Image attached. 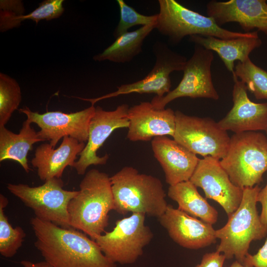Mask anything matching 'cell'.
<instances>
[{"label": "cell", "instance_id": "6da1fadb", "mask_svg": "<svg viewBox=\"0 0 267 267\" xmlns=\"http://www.w3.org/2000/svg\"><path fill=\"white\" fill-rule=\"evenodd\" d=\"M34 243L44 261L53 267H117L95 240L73 228H64L34 217Z\"/></svg>", "mask_w": 267, "mask_h": 267}, {"label": "cell", "instance_id": "7a4b0ae2", "mask_svg": "<svg viewBox=\"0 0 267 267\" xmlns=\"http://www.w3.org/2000/svg\"><path fill=\"white\" fill-rule=\"evenodd\" d=\"M80 189L68 205L70 225L95 240L108 225L115 205L110 177L93 169L85 174Z\"/></svg>", "mask_w": 267, "mask_h": 267}, {"label": "cell", "instance_id": "3957f363", "mask_svg": "<svg viewBox=\"0 0 267 267\" xmlns=\"http://www.w3.org/2000/svg\"><path fill=\"white\" fill-rule=\"evenodd\" d=\"M115 209L120 214L140 213L159 218L168 206L162 181L125 167L110 177Z\"/></svg>", "mask_w": 267, "mask_h": 267}, {"label": "cell", "instance_id": "277c9868", "mask_svg": "<svg viewBox=\"0 0 267 267\" xmlns=\"http://www.w3.org/2000/svg\"><path fill=\"white\" fill-rule=\"evenodd\" d=\"M261 188L258 185L243 189L238 208L230 216L226 223L216 230L220 243L216 251L226 259L235 258L242 264L251 242L263 239L267 230L262 223L257 208V196Z\"/></svg>", "mask_w": 267, "mask_h": 267}, {"label": "cell", "instance_id": "5b68a950", "mask_svg": "<svg viewBox=\"0 0 267 267\" xmlns=\"http://www.w3.org/2000/svg\"><path fill=\"white\" fill-rule=\"evenodd\" d=\"M220 163L237 187L243 189L258 185L267 171V137L257 132L234 134Z\"/></svg>", "mask_w": 267, "mask_h": 267}, {"label": "cell", "instance_id": "8992f818", "mask_svg": "<svg viewBox=\"0 0 267 267\" xmlns=\"http://www.w3.org/2000/svg\"><path fill=\"white\" fill-rule=\"evenodd\" d=\"M159 12L155 25L170 43L177 44L186 36H211L222 39L251 37L258 31L234 32L218 25L211 17L188 9L175 0H159Z\"/></svg>", "mask_w": 267, "mask_h": 267}, {"label": "cell", "instance_id": "52a82bcc", "mask_svg": "<svg viewBox=\"0 0 267 267\" xmlns=\"http://www.w3.org/2000/svg\"><path fill=\"white\" fill-rule=\"evenodd\" d=\"M61 178H52L40 186L8 183L7 188L34 212L36 217L64 228H72L68 211L71 200L77 191L63 189Z\"/></svg>", "mask_w": 267, "mask_h": 267}, {"label": "cell", "instance_id": "ba28073f", "mask_svg": "<svg viewBox=\"0 0 267 267\" xmlns=\"http://www.w3.org/2000/svg\"><path fill=\"white\" fill-rule=\"evenodd\" d=\"M145 215L133 213L116 221L113 229L95 241L103 254L116 264H132L143 254L144 248L153 237L145 224Z\"/></svg>", "mask_w": 267, "mask_h": 267}, {"label": "cell", "instance_id": "9c48e42d", "mask_svg": "<svg viewBox=\"0 0 267 267\" xmlns=\"http://www.w3.org/2000/svg\"><path fill=\"white\" fill-rule=\"evenodd\" d=\"M175 116V141L203 157L211 156L220 160L225 156L230 137L218 123L210 118L188 116L178 110Z\"/></svg>", "mask_w": 267, "mask_h": 267}, {"label": "cell", "instance_id": "30bf717a", "mask_svg": "<svg viewBox=\"0 0 267 267\" xmlns=\"http://www.w3.org/2000/svg\"><path fill=\"white\" fill-rule=\"evenodd\" d=\"M214 58L212 51L195 44L192 56L185 63L179 84L164 96L153 98L151 101L152 105L156 109H163L174 100L184 97L218 100L219 95L214 87L211 75Z\"/></svg>", "mask_w": 267, "mask_h": 267}, {"label": "cell", "instance_id": "8fae6325", "mask_svg": "<svg viewBox=\"0 0 267 267\" xmlns=\"http://www.w3.org/2000/svg\"><path fill=\"white\" fill-rule=\"evenodd\" d=\"M153 51L155 63L153 69L144 78L133 83L122 85L117 87L116 91L102 96L81 99L89 101L93 105L104 99L132 93H154L158 97L164 96L171 91L170 74L174 71H182L187 59L161 41L156 42L153 46Z\"/></svg>", "mask_w": 267, "mask_h": 267}, {"label": "cell", "instance_id": "7c38bea8", "mask_svg": "<svg viewBox=\"0 0 267 267\" xmlns=\"http://www.w3.org/2000/svg\"><path fill=\"white\" fill-rule=\"evenodd\" d=\"M94 105L80 111L66 113L60 111H48L40 114L32 111L25 106L18 110L26 115L31 123L37 124L40 130L38 133L43 141H48L54 148L60 139L69 136L80 142H87L89 123L93 116Z\"/></svg>", "mask_w": 267, "mask_h": 267}, {"label": "cell", "instance_id": "4fadbf2b", "mask_svg": "<svg viewBox=\"0 0 267 267\" xmlns=\"http://www.w3.org/2000/svg\"><path fill=\"white\" fill-rule=\"evenodd\" d=\"M129 106L123 104L113 111H106L100 106L95 107L93 116L89 126V138L80 157L73 164L77 174L84 175L87 168L91 165L106 164L109 155H97V151L115 130L128 128V113Z\"/></svg>", "mask_w": 267, "mask_h": 267}, {"label": "cell", "instance_id": "5bb4252c", "mask_svg": "<svg viewBox=\"0 0 267 267\" xmlns=\"http://www.w3.org/2000/svg\"><path fill=\"white\" fill-rule=\"evenodd\" d=\"M189 180L203 189L206 198L218 203L228 216L241 203L243 189L232 182L220 160L211 156L200 159Z\"/></svg>", "mask_w": 267, "mask_h": 267}, {"label": "cell", "instance_id": "9a60e30c", "mask_svg": "<svg viewBox=\"0 0 267 267\" xmlns=\"http://www.w3.org/2000/svg\"><path fill=\"white\" fill-rule=\"evenodd\" d=\"M158 219L172 239L183 248L197 250L216 242V230L212 224L171 205H168L164 213Z\"/></svg>", "mask_w": 267, "mask_h": 267}, {"label": "cell", "instance_id": "2e32d148", "mask_svg": "<svg viewBox=\"0 0 267 267\" xmlns=\"http://www.w3.org/2000/svg\"><path fill=\"white\" fill-rule=\"evenodd\" d=\"M233 106L226 116L218 122L224 131L234 134L267 130V103H255L247 94L245 85L232 76Z\"/></svg>", "mask_w": 267, "mask_h": 267}, {"label": "cell", "instance_id": "e0dca14e", "mask_svg": "<svg viewBox=\"0 0 267 267\" xmlns=\"http://www.w3.org/2000/svg\"><path fill=\"white\" fill-rule=\"evenodd\" d=\"M208 16L219 26L236 22L246 33L257 29L267 35V2L265 0H210L206 4Z\"/></svg>", "mask_w": 267, "mask_h": 267}, {"label": "cell", "instance_id": "ac0fdd59", "mask_svg": "<svg viewBox=\"0 0 267 267\" xmlns=\"http://www.w3.org/2000/svg\"><path fill=\"white\" fill-rule=\"evenodd\" d=\"M127 138L132 141H147L159 136L173 137L175 112L171 108L158 109L151 102L143 101L129 108Z\"/></svg>", "mask_w": 267, "mask_h": 267}, {"label": "cell", "instance_id": "d6986e66", "mask_svg": "<svg viewBox=\"0 0 267 267\" xmlns=\"http://www.w3.org/2000/svg\"><path fill=\"white\" fill-rule=\"evenodd\" d=\"M151 146L170 186L190 180L200 160L196 154L167 136L154 137Z\"/></svg>", "mask_w": 267, "mask_h": 267}, {"label": "cell", "instance_id": "ffe728a7", "mask_svg": "<svg viewBox=\"0 0 267 267\" xmlns=\"http://www.w3.org/2000/svg\"><path fill=\"white\" fill-rule=\"evenodd\" d=\"M85 146V142L69 136L64 137L56 149L49 143H43L36 149L31 164L37 168L38 175L42 180L61 178L67 166L72 167Z\"/></svg>", "mask_w": 267, "mask_h": 267}, {"label": "cell", "instance_id": "44dd1931", "mask_svg": "<svg viewBox=\"0 0 267 267\" xmlns=\"http://www.w3.org/2000/svg\"><path fill=\"white\" fill-rule=\"evenodd\" d=\"M189 41L195 44L216 52L232 74L234 71L235 61L245 62L249 58L250 53L262 44L258 32L251 37L232 39L193 35L189 37Z\"/></svg>", "mask_w": 267, "mask_h": 267}, {"label": "cell", "instance_id": "7402d4cb", "mask_svg": "<svg viewBox=\"0 0 267 267\" xmlns=\"http://www.w3.org/2000/svg\"><path fill=\"white\" fill-rule=\"evenodd\" d=\"M31 124L26 119L18 134L12 132L5 126L0 127V162L6 160L16 161L27 173L31 170L28 164L29 151L33 149L35 143L44 141Z\"/></svg>", "mask_w": 267, "mask_h": 267}, {"label": "cell", "instance_id": "603a6c76", "mask_svg": "<svg viewBox=\"0 0 267 267\" xmlns=\"http://www.w3.org/2000/svg\"><path fill=\"white\" fill-rule=\"evenodd\" d=\"M168 195L178 203V209L190 216L212 225L217 222L218 211L199 194L197 187L190 180L170 185Z\"/></svg>", "mask_w": 267, "mask_h": 267}, {"label": "cell", "instance_id": "cb8c5ba5", "mask_svg": "<svg viewBox=\"0 0 267 267\" xmlns=\"http://www.w3.org/2000/svg\"><path fill=\"white\" fill-rule=\"evenodd\" d=\"M156 24L143 26L137 30L128 32L116 39L103 51L93 57L97 61L109 60L117 63L131 61L142 51L145 39L155 29Z\"/></svg>", "mask_w": 267, "mask_h": 267}, {"label": "cell", "instance_id": "d4e9b609", "mask_svg": "<svg viewBox=\"0 0 267 267\" xmlns=\"http://www.w3.org/2000/svg\"><path fill=\"white\" fill-rule=\"evenodd\" d=\"M63 0H45L30 13L23 15L8 9L0 10V31L5 32L18 27L25 20H32L37 24L42 20H50L59 17L63 14Z\"/></svg>", "mask_w": 267, "mask_h": 267}, {"label": "cell", "instance_id": "484cf974", "mask_svg": "<svg viewBox=\"0 0 267 267\" xmlns=\"http://www.w3.org/2000/svg\"><path fill=\"white\" fill-rule=\"evenodd\" d=\"M232 76L243 83L257 99H267V71L255 64L249 58L237 62Z\"/></svg>", "mask_w": 267, "mask_h": 267}, {"label": "cell", "instance_id": "4316f807", "mask_svg": "<svg viewBox=\"0 0 267 267\" xmlns=\"http://www.w3.org/2000/svg\"><path fill=\"white\" fill-rule=\"evenodd\" d=\"M8 203L7 198L0 194V254L5 258H11L22 245L26 237L24 230L19 226L13 227L9 222L4 209Z\"/></svg>", "mask_w": 267, "mask_h": 267}, {"label": "cell", "instance_id": "83f0119b", "mask_svg": "<svg viewBox=\"0 0 267 267\" xmlns=\"http://www.w3.org/2000/svg\"><path fill=\"white\" fill-rule=\"evenodd\" d=\"M22 100L20 87L13 78L0 73V127L5 126Z\"/></svg>", "mask_w": 267, "mask_h": 267}, {"label": "cell", "instance_id": "f1b7e54d", "mask_svg": "<svg viewBox=\"0 0 267 267\" xmlns=\"http://www.w3.org/2000/svg\"><path fill=\"white\" fill-rule=\"evenodd\" d=\"M120 12V19L113 33L116 38L127 33L130 28L136 25H149L156 24L158 14L147 16L137 12L123 0H117Z\"/></svg>", "mask_w": 267, "mask_h": 267}, {"label": "cell", "instance_id": "f546056e", "mask_svg": "<svg viewBox=\"0 0 267 267\" xmlns=\"http://www.w3.org/2000/svg\"><path fill=\"white\" fill-rule=\"evenodd\" d=\"M242 265L246 267H267V238L256 254L249 253L245 257Z\"/></svg>", "mask_w": 267, "mask_h": 267}, {"label": "cell", "instance_id": "4dcf8cb0", "mask_svg": "<svg viewBox=\"0 0 267 267\" xmlns=\"http://www.w3.org/2000/svg\"><path fill=\"white\" fill-rule=\"evenodd\" d=\"M225 257L223 254L216 251L205 254L201 262L195 267H223Z\"/></svg>", "mask_w": 267, "mask_h": 267}, {"label": "cell", "instance_id": "1f68e13d", "mask_svg": "<svg viewBox=\"0 0 267 267\" xmlns=\"http://www.w3.org/2000/svg\"><path fill=\"white\" fill-rule=\"evenodd\" d=\"M257 201L262 205V212L260 216L261 221L267 230V183L259 191Z\"/></svg>", "mask_w": 267, "mask_h": 267}, {"label": "cell", "instance_id": "d6a6232c", "mask_svg": "<svg viewBox=\"0 0 267 267\" xmlns=\"http://www.w3.org/2000/svg\"><path fill=\"white\" fill-rule=\"evenodd\" d=\"M20 263L23 267H53L45 261L34 263L27 260H23Z\"/></svg>", "mask_w": 267, "mask_h": 267}, {"label": "cell", "instance_id": "836d02e7", "mask_svg": "<svg viewBox=\"0 0 267 267\" xmlns=\"http://www.w3.org/2000/svg\"><path fill=\"white\" fill-rule=\"evenodd\" d=\"M229 267H246L237 261L234 262Z\"/></svg>", "mask_w": 267, "mask_h": 267}, {"label": "cell", "instance_id": "e575fe53", "mask_svg": "<svg viewBox=\"0 0 267 267\" xmlns=\"http://www.w3.org/2000/svg\"><path fill=\"white\" fill-rule=\"evenodd\" d=\"M266 132V133H267V130Z\"/></svg>", "mask_w": 267, "mask_h": 267}]
</instances>
